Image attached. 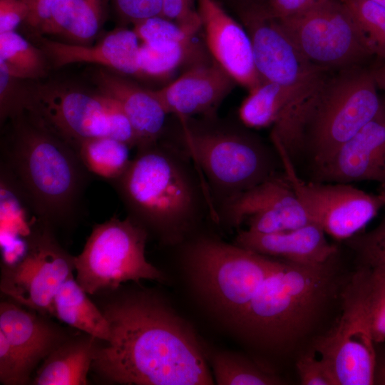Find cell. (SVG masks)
Listing matches in <instances>:
<instances>
[{"mask_svg":"<svg viewBox=\"0 0 385 385\" xmlns=\"http://www.w3.org/2000/svg\"><path fill=\"white\" fill-rule=\"evenodd\" d=\"M148 232L128 216H113L96 225L85 246L74 257L76 281L89 294L141 279L163 282L164 274L145 257Z\"/></svg>","mask_w":385,"mask_h":385,"instance_id":"cell-10","label":"cell"},{"mask_svg":"<svg viewBox=\"0 0 385 385\" xmlns=\"http://www.w3.org/2000/svg\"><path fill=\"white\" fill-rule=\"evenodd\" d=\"M28 14L25 0H0V34L15 31L26 21Z\"/></svg>","mask_w":385,"mask_h":385,"instance_id":"cell-40","label":"cell"},{"mask_svg":"<svg viewBox=\"0 0 385 385\" xmlns=\"http://www.w3.org/2000/svg\"><path fill=\"white\" fill-rule=\"evenodd\" d=\"M73 148L91 175L110 182L120 177L131 160V148L110 137L86 139Z\"/></svg>","mask_w":385,"mask_h":385,"instance_id":"cell-28","label":"cell"},{"mask_svg":"<svg viewBox=\"0 0 385 385\" xmlns=\"http://www.w3.org/2000/svg\"><path fill=\"white\" fill-rule=\"evenodd\" d=\"M162 15L195 34L202 21L192 0H161Z\"/></svg>","mask_w":385,"mask_h":385,"instance_id":"cell-38","label":"cell"},{"mask_svg":"<svg viewBox=\"0 0 385 385\" xmlns=\"http://www.w3.org/2000/svg\"><path fill=\"white\" fill-rule=\"evenodd\" d=\"M373 73L378 88L381 89L384 92L382 102L385 106V58L379 66L373 67Z\"/></svg>","mask_w":385,"mask_h":385,"instance_id":"cell-44","label":"cell"},{"mask_svg":"<svg viewBox=\"0 0 385 385\" xmlns=\"http://www.w3.org/2000/svg\"><path fill=\"white\" fill-rule=\"evenodd\" d=\"M178 119L181 143L177 145L193 161L213 205L215 198L219 202L217 213L225 204L277 173L274 156L252 134L230 126L197 123L190 118Z\"/></svg>","mask_w":385,"mask_h":385,"instance_id":"cell-7","label":"cell"},{"mask_svg":"<svg viewBox=\"0 0 385 385\" xmlns=\"http://www.w3.org/2000/svg\"><path fill=\"white\" fill-rule=\"evenodd\" d=\"M194 42L151 46L140 43L138 63L139 76L163 79L180 67L194 48Z\"/></svg>","mask_w":385,"mask_h":385,"instance_id":"cell-30","label":"cell"},{"mask_svg":"<svg viewBox=\"0 0 385 385\" xmlns=\"http://www.w3.org/2000/svg\"><path fill=\"white\" fill-rule=\"evenodd\" d=\"M98 91L115 100L135 134L136 148L163 138L168 113L153 90L139 86L122 74L100 68L93 74Z\"/></svg>","mask_w":385,"mask_h":385,"instance_id":"cell-20","label":"cell"},{"mask_svg":"<svg viewBox=\"0 0 385 385\" xmlns=\"http://www.w3.org/2000/svg\"><path fill=\"white\" fill-rule=\"evenodd\" d=\"M219 211L232 227L247 220V230L256 233H273L313 224L284 175L277 173L242 192Z\"/></svg>","mask_w":385,"mask_h":385,"instance_id":"cell-15","label":"cell"},{"mask_svg":"<svg viewBox=\"0 0 385 385\" xmlns=\"http://www.w3.org/2000/svg\"><path fill=\"white\" fill-rule=\"evenodd\" d=\"M373 384L385 385V349L376 345Z\"/></svg>","mask_w":385,"mask_h":385,"instance_id":"cell-43","label":"cell"},{"mask_svg":"<svg viewBox=\"0 0 385 385\" xmlns=\"http://www.w3.org/2000/svg\"><path fill=\"white\" fill-rule=\"evenodd\" d=\"M235 81L215 61L192 66L165 86L153 90L168 114L178 118L213 117Z\"/></svg>","mask_w":385,"mask_h":385,"instance_id":"cell-18","label":"cell"},{"mask_svg":"<svg viewBox=\"0 0 385 385\" xmlns=\"http://www.w3.org/2000/svg\"><path fill=\"white\" fill-rule=\"evenodd\" d=\"M24 256L1 268V291L19 304L53 316L54 297L73 276L74 257L59 244L46 224L38 225L26 240Z\"/></svg>","mask_w":385,"mask_h":385,"instance_id":"cell-13","label":"cell"},{"mask_svg":"<svg viewBox=\"0 0 385 385\" xmlns=\"http://www.w3.org/2000/svg\"><path fill=\"white\" fill-rule=\"evenodd\" d=\"M9 120L11 130L1 143L0 170L53 231L73 224L83 211L91 174L73 147L24 113Z\"/></svg>","mask_w":385,"mask_h":385,"instance_id":"cell-4","label":"cell"},{"mask_svg":"<svg viewBox=\"0 0 385 385\" xmlns=\"http://www.w3.org/2000/svg\"><path fill=\"white\" fill-rule=\"evenodd\" d=\"M123 21L133 24L139 21L162 15L161 0H112Z\"/></svg>","mask_w":385,"mask_h":385,"instance_id":"cell-39","label":"cell"},{"mask_svg":"<svg viewBox=\"0 0 385 385\" xmlns=\"http://www.w3.org/2000/svg\"><path fill=\"white\" fill-rule=\"evenodd\" d=\"M374 56L385 58V8L370 0H341Z\"/></svg>","mask_w":385,"mask_h":385,"instance_id":"cell-31","label":"cell"},{"mask_svg":"<svg viewBox=\"0 0 385 385\" xmlns=\"http://www.w3.org/2000/svg\"><path fill=\"white\" fill-rule=\"evenodd\" d=\"M29 6L26 23L38 30L49 19L52 8L57 0H25Z\"/></svg>","mask_w":385,"mask_h":385,"instance_id":"cell-42","label":"cell"},{"mask_svg":"<svg viewBox=\"0 0 385 385\" xmlns=\"http://www.w3.org/2000/svg\"><path fill=\"white\" fill-rule=\"evenodd\" d=\"M345 272L338 254L315 266L279 259L260 287L234 334L277 373V363H293L312 349L340 310Z\"/></svg>","mask_w":385,"mask_h":385,"instance_id":"cell-2","label":"cell"},{"mask_svg":"<svg viewBox=\"0 0 385 385\" xmlns=\"http://www.w3.org/2000/svg\"><path fill=\"white\" fill-rule=\"evenodd\" d=\"M53 308V316L71 327L101 342L109 339L107 319L87 297L73 276L64 282L56 292Z\"/></svg>","mask_w":385,"mask_h":385,"instance_id":"cell-25","label":"cell"},{"mask_svg":"<svg viewBox=\"0 0 385 385\" xmlns=\"http://www.w3.org/2000/svg\"><path fill=\"white\" fill-rule=\"evenodd\" d=\"M19 78L11 76L0 64V119L1 124L24 113L27 88Z\"/></svg>","mask_w":385,"mask_h":385,"instance_id":"cell-35","label":"cell"},{"mask_svg":"<svg viewBox=\"0 0 385 385\" xmlns=\"http://www.w3.org/2000/svg\"><path fill=\"white\" fill-rule=\"evenodd\" d=\"M209 365L217 385H280L286 381L256 360L230 351L211 354Z\"/></svg>","mask_w":385,"mask_h":385,"instance_id":"cell-27","label":"cell"},{"mask_svg":"<svg viewBox=\"0 0 385 385\" xmlns=\"http://www.w3.org/2000/svg\"><path fill=\"white\" fill-rule=\"evenodd\" d=\"M128 216L162 241H181L205 211L218 221L206 184L177 144L160 140L137 148L124 173L111 181Z\"/></svg>","mask_w":385,"mask_h":385,"instance_id":"cell-3","label":"cell"},{"mask_svg":"<svg viewBox=\"0 0 385 385\" xmlns=\"http://www.w3.org/2000/svg\"><path fill=\"white\" fill-rule=\"evenodd\" d=\"M358 264L385 267V216L372 230L348 240Z\"/></svg>","mask_w":385,"mask_h":385,"instance_id":"cell-34","label":"cell"},{"mask_svg":"<svg viewBox=\"0 0 385 385\" xmlns=\"http://www.w3.org/2000/svg\"><path fill=\"white\" fill-rule=\"evenodd\" d=\"M373 68L355 66L329 72L305 103L294 129L291 155L305 152L317 171L383 106Z\"/></svg>","mask_w":385,"mask_h":385,"instance_id":"cell-5","label":"cell"},{"mask_svg":"<svg viewBox=\"0 0 385 385\" xmlns=\"http://www.w3.org/2000/svg\"><path fill=\"white\" fill-rule=\"evenodd\" d=\"M29 376L26 373L18 354L6 336L0 331V381L6 385L26 384Z\"/></svg>","mask_w":385,"mask_h":385,"instance_id":"cell-37","label":"cell"},{"mask_svg":"<svg viewBox=\"0 0 385 385\" xmlns=\"http://www.w3.org/2000/svg\"><path fill=\"white\" fill-rule=\"evenodd\" d=\"M246 30L263 81L277 83L292 96L295 108L316 91L329 71L310 63L292 41L268 0H226Z\"/></svg>","mask_w":385,"mask_h":385,"instance_id":"cell-8","label":"cell"},{"mask_svg":"<svg viewBox=\"0 0 385 385\" xmlns=\"http://www.w3.org/2000/svg\"><path fill=\"white\" fill-rule=\"evenodd\" d=\"M369 268L358 264L342 292L339 313L312 350L330 368L337 385H372L376 357L368 307Z\"/></svg>","mask_w":385,"mask_h":385,"instance_id":"cell-9","label":"cell"},{"mask_svg":"<svg viewBox=\"0 0 385 385\" xmlns=\"http://www.w3.org/2000/svg\"><path fill=\"white\" fill-rule=\"evenodd\" d=\"M90 335L66 339L43 361L34 380L36 385H85L98 346Z\"/></svg>","mask_w":385,"mask_h":385,"instance_id":"cell-24","label":"cell"},{"mask_svg":"<svg viewBox=\"0 0 385 385\" xmlns=\"http://www.w3.org/2000/svg\"><path fill=\"white\" fill-rule=\"evenodd\" d=\"M294 368L302 385H337L329 366L312 349L299 356Z\"/></svg>","mask_w":385,"mask_h":385,"instance_id":"cell-36","label":"cell"},{"mask_svg":"<svg viewBox=\"0 0 385 385\" xmlns=\"http://www.w3.org/2000/svg\"><path fill=\"white\" fill-rule=\"evenodd\" d=\"M24 113L72 147L86 139L110 137L107 100L98 91L60 83L28 88Z\"/></svg>","mask_w":385,"mask_h":385,"instance_id":"cell-14","label":"cell"},{"mask_svg":"<svg viewBox=\"0 0 385 385\" xmlns=\"http://www.w3.org/2000/svg\"><path fill=\"white\" fill-rule=\"evenodd\" d=\"M183 257L189 285L197 301L232 333L279 260L207 236L190 242Z\"/></svg>","mask_w":385,"mask_h":385,"instance_id":"cell-6","label":"cell"},{"mask_svg":"<svg viewBox=\"0 0 385 385\" xmlns=\"http://www.w3.org/2000/svg\"><path fill=\"white\" fill-rule=\"evenodd\" d=\"M40 37L41 49L55 68L75 63L100 65L125 76H139L140 42L132 29L118 28L93 46L63 43Z\"/></svg>","mask_w":385,"mask_h":385,"instance_id":"cell-19","label":"cell"},{"mask_svg":"<svg viewBox=\"0 0 385 385\" xmlns=\"http://www.w3.org/2000/svg\"><path fill=\"white\" fill-rule=\"evenodd\" d=\"M377 195H379V197H380V199L383 202L384 205L385 207V187H381V190L379 191V192Z\"/></svg>","mask_w":385,"mask_h":385,"instance_id":"cell-45","label":"cell"},{"mask_svg":"<svg viewBox=\"0 0 385 385\" xmlns=\"http://www.w3.org/2000/svg\"><path fill=\"white\" fill-rule=\"evenodd\" d=\"M368 307L375 344L385 342V267H369Z\"/></svg>","mask_w":385,"mask_h":385,"instance_id":"cell-33","label":"cell"},{"mask_svg":"<svg viewBox=\"0 0 385 385\" xmlns=\"http://www.w3.org/2000/svg\"><path fill=\"white\" fill-rule=\"evenodd\" d=\"M294 106L291 94L280 85L263 81L249 91L239 108L241 122L247 128H263L274 124Z\"/></svg>","mask_w":385,"mask_h":385,"instance_id":"cell-26","label":"cell"},{"mask_svg":"<svg viewBox=\"0 0 385 385\" xmlns=\"http://www.w3.org/2000/svg\"><path fill=\"white\" fill-rule=\"evenodd\" d=\"M110 337L91 367L126 385H212L213 375L192 327L155 292L120 294L102 309Z\"/></svg>","mask_w":385,"mask_h":385,"instance_id":"cell-1","label":"cell"},{"mask_svg":"<svg viewBox=\"0 0 385 385\" xmlns=\"http://www.w3.org/2000/svg\"><path fill=\"white\" fill-rule=\"evenodd\" d=\"M279 19L304 57L324 71L363 66L374 56L341 0H328L304 13Z\"/></svg>","mask_w":385,"mask_h":385,"instance_id":"cell-11","label":"cell"},{"mask_svg":"<svg viewBox=\"0 0 385 385\" xmlns=\"http://www.w3.org/2000/svg\"><path fill=\"white\" fill-rule=\"evenodd\" d=\"M284 170L311 222L338 241L357 235L384 207L378 195L350 183L307 182L297 174L294 163L284 148L273 143Z\"/></svg>","mask_w":385,"mask_h":385,"instance_id":"cell-12","label":"cell"},{"mask_svg":"<svg viewBox=\"0 0 385 385\" xmlns=\"http://www.w3.org/2000/svg\"><path fill=\"white\" fill-rule=\"evenodd\" d=\"M133 31L140 43L160 46L190 43L195 34L161 16L150 17L133 24Z\"/></svg>","mask_w":385,"mask_h":385,"instance_id":"cell-32","label":"cell"},{"mask_svg":"<svg viewBox=\"0 0 385 385\" xmlns=\"http://www.w3.org/2000/svg\"><path fill=\"white\" fill-rule=\"evenodd\" d=\"M385 8V0H370Z\"/></svg>","mask_w":385,"mask_h":385,"instance_id":"cell-46","label":"cell"},{"mask_svg":"<svg viewBox=\"0 0 385 385\" xmlns=\"http://www.w3.org/2000/svg\"><path fill=\"white\" fill-rule=\"evenodd\" d=\"M111 0H57L39 36L57 35L88 45L98 34Z\"/></svg>","mask_w":385,"mask_h":385,"instance_id":"cell-23","label":"cell"},{"mask_svg":"<svg viewBox=\"0 0 385 385\" xmlns=\"http://www.w3.org/2000/svg\"><path fill=\"white\" fill-rule=\"evenodd\" d=\"M46 57L15 31L0 34V64L19 79L42 77L46 68Z\"/></svg>","mask_w":385,"mask_h":385,"instance_id":"cell-29","label":"cell"},{"mask_svg":"<svg viewBox=\"0 0 385 385\" xmlns=\"http://www.w3.org/2000/svg\"><path fill=\"white\" fill-rule=\"evenodd\" d=\"M197 11L207 48L235 83L249 91L263 80L256 67L252 43L243 26L217 0H198Z\"/></svg>","mask_w":385,"mask_h":385,"instance_id":"cell-16","label":"cell"},{"mask_svg":"<svg viewBox=\"0 0 385 385\" xmlns=\"http://www.w3.org/2000/svg\"><path fill=\"white\" fill-rule=\"evenodd\" d=\"M322 182L374 181L385 187V106L319 170Z\"/></svg>","mask_w":385,"mask_h":385,"instance_id":"cell-17","label":"cell"},{"mask_svg":"<svg viewBox=\"0 0 385 385\" xmlns=\"http://www.w3.org/2000/svg\"><path fill=\"white\" fill-rule=\"evenodd\" d=\"M274 14L279 18L298 15L327 2L328 0H268Z\"/></svg>","mask_w":385,"mask_h":385,"instance_id":"cell-41","label":"cell"},{"mask_svg":"<svg viewBox=\"0 0 385 385\" xmlns=\"http://www.w3.org/2000/svg\"><path fill=\"white\" fill-rule=\"evenodd\" d=\"M315 224L273 233H256L240 230L235 243L247 250L291 263L315 266L338 254V248L327 239Z\"/></svg>","mask_w":385,"mask_h":385,"instance_id":"cell-21","label":"cell"},{"mask_svg":"<svg viewBox=\"0 0 385 385\" xmlns=\"http://www.w3.org/2000/svg\"><path fill=\"white\" fill-rule=\"evenodd\" d=\"M0 331L18 354L27 375L67 337L57 327L18 304H0Z\"/></svg>","mask_w":385,"mask_h":385,"instance_id":"cell-22","label":"cell"}]
</instances>
